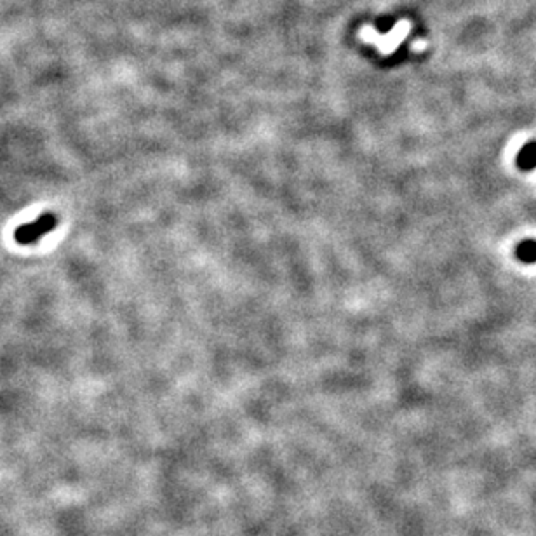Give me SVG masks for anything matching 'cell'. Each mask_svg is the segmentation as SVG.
<instances>
[{
  "label": "cell",
  "instance_id": "obj_1",
  "mask_svg": "<svg viewBox=\"0 0 536 536\" xmlns=\"http://www.w3.org/2000/svg\"><path fill=\"white\" fill-rule=\"evenodd\" d=\"M58 225V216L54 212H44L33 223H24L14 232V239L19 244H35L45 233L52 232Z\"/></svg>",
  "mask_w": 536,
  "mask_h": 536
},
{
  "label": "cell",
  "instance_id": "obj_2",
  "mask_svg": "<svg viewBox=\"0 0 536 536\" xmlns=\"http://www.w3.org/2000/svg\"><path fill=\"white\" fill-rule=\"evenodd\" d=\"M515 166L522 173H531V171L536 169V139L528 141L519 150L517 157H515Z\"/></svg>",
  "mask_w": 536,
  "mask_h": 536
},
{
  "label": "cell",
  "instance_id": "obj_3",
  "mask_svg": "<svg viewBox=\"0 0 536 536\" xmlns=\"http://www.w3.org/2000/svg\"><path fill=\"white\" fill-rule=\"evenodd\" d=\"M515 258L524 265L536 263V239H522L514 249Z\"/></svg>",
  "mask_w": 536,
  "mask_h": 536
}]
</instances>
